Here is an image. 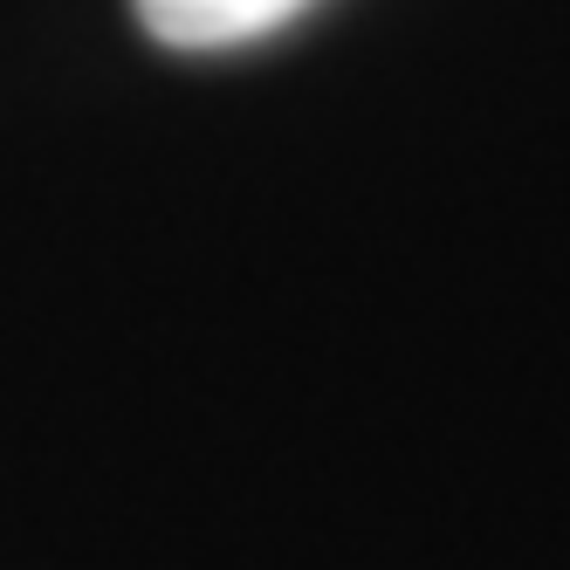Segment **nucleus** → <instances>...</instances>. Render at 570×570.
I'll list each match as a JSON object with an SVG mask.
<instances>
[{
	"instance_id": "1",
	"label": "nucleus",
	"mask_w": 570,
	"mask_h": 570,
	"mask_svg": "<svg viewBox=\"0 0 570 570\" xmlns=\"http://www.w3.org/2000/svg\"><path fill=\"white\" fill-rule=\"evenodd\" d=\"M131 8L151 42L207 56V49H240V42H262V35L289 28L309 0H131Z\"/></svg>"
}]
</instances>
